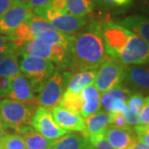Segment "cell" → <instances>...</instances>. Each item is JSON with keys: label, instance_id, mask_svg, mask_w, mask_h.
Listing matches in <instances>:
<instances>
[{"label": "cell", "instance_id": "cell-1", "mask_svg": "<svg viewBox=\"0 0 149 149\" xmlns=\"http://www.w3.org/2000/svg\"><path fill=\"white\" fill-rule=\"evenodd\" d=\"M108 59L102 32V24L91 21L74 36L65 68L72 73L95 70Z\"/></svg>", "mask_w": 149, "mask_h": 149}, {"label": "cell", "instance_id": "cell-2", "mask_svg": "<svg viewBox=\"0 0 149 149\" xmlns=\"http://www.w3.org/2000/svg\"><path fill=\"white\" fill-rule=\"evenodd\" d=\"M105 52L124 65H148L149 44L138 35L109 21L102 24Z\"/></svg>", "mask_w": 149, "mask_h": 149}, {"label": "cell", "instance_id": "cell-3", "mask_svg": "<svg viewBox=\"0 0 149 149\" xmlns=\"http://www.w3.org/2000/svg\"><path fill=\"white\" fill-rule=\"evenodd\" d=\"M37 110L36 104L11 100L0 102V117L5 128H11L23 134L31 129V123Z\"/></svg>", "mask_w": 149, "mask_h": 149}, {"label": "cell", "instance_id": "cell-4", "mask_svg": "<svg viewBox=\"0 0 149 149\" xmlns=\"http://www.w3.org/2000/svg\"><path fill=\"white\" fill-rule=\"evenodd\" d=\"M32 11L35 15L46 19L56 31L70 36L80 32L89 23L87 17L74 16L69 13L60 12L47 5Z\"/></svg>", "mask_w": 149, "mask_h": 149}, {"label": "cell", "instance_id": "cell-5", "mask_svg": "<svg viewBox=\"0 0 149 149\" xmlns=\"http://www.w3.org/2000/svg\"><path fill=\"white\" fill-rule=\"evenodd\" d=\"M20 70L32 83L35 92L40 93L55 71L53 62L46 59L22 55Z\"/></svg>", "mask_w": 149, "mask_h": 149}, {"label": "cell", "instance_id": "cell-6", "mask_svg": "<svg viewBox=\"0 0 149 149\" xmlns=\"http://www.w3.org/2000/svg\"><path fill=\"white\" fill-rule=\"evenodd\" d=\"M69 47L64 46H53L41 39L34 38L25 42L17 48L18 53L30 56H35L53 61L65 68Z\"/></svg>", "mask_w": 149, "mask_h": 149}, {"label": "cell", "instance_id": "cell-7", "mask_svg": "<svg viewBox=\"0 0 149 149\" xmlns=\"http://www.w3.org/2000/svg\"><path fill=\"white\" fill-rule=\"evenodd\" d=\"M72 78L71 71L56 70L44 85L37 97V103L40 107L53 109L59 105L64 91L70 80Z\"/></svg>", "mask_w": 149, "mask_h": 149}, {"label": "cell", "instance_id": "cell-8", "mask_svg": "<svg viewBox=\"0 0 149 149\" xmlns=\"http://www.w3.org/2000/svg\"><path fill=\"white\" fill-rule=\"evenodd\" d=\"M126 65L114 58H108L98 70L95 86L97 90L105 93L121 85L124 80Z\"/></svg>", "mask_w": 149, "mask_h": 149}, {"label": "cell", "instance_id": "cell-9", "mask_svg": "<svg viewBox=\"0 0 149 149\" xmlns=\"http://www.w3.org/2000/svg\"><path fill=\"white\" fill-rule=\"evenodd\" d=\"M32 128L47 139L56 140L69 132L59 127L55 122L52 114L47 109L39 107L35 112V114L31 123Z\"/></svg>", "mask_w": 149, "mask_h": 149}, {"label": "cell", "instance_id": "cell-10", "mask_svg": "<svg viewBox=\"0 0 149 149\" xmlns=\"http://www.w3.org/2000/svg\"><path fill=\"white\" fill-rule=\"evenodd\" d=\"M34 15L33 11L27 5L13 4L0 17V34L9 37L21 24Z\"/></svg>", "mask_w": 149, "mask_h": 149}, {"label": "cell", "instance_id": "cell-11", "mask_svg": "<svg viewBox=\"0 0 149 149\" xmlns=\"http://www.w3.org/2000/svg\"><path fill=\"white\" fill-rule=\"evenodd\" d=\"M123 81L132 92L149 94V65H126Z\"/></svg>", "mask_w": 149, "mask_h": 149}, {"label": "cell", "instance_id": "cell-12", "mask_svg": "<svg viewBox=\"0 0 149 149\" xmlns=\"http://www.w3.org/2000/svg\"><path fill=\"white\" fill-rule=\"evenodd\" d=\"M132 93L127 86L118 85L102 95V106L109 113H122L124 114L128 110L127 102Z\"/></svg>", "mask_w": 149, "mask_h": 149}, {"label": "cell", "instance_id": "cell-13", "mask_svg": "<svg viewBox=\"0 0 149 149\" xmlns=\"http://www.w3.org/2000/svg\"><path fill=\"white\" fill-rule=\"evenodd\" d=\"M35 93L30 80L22 73H19L13 77L11 90L6 97L13 101L37 104V98Z\"/></svg>", "mask_w": 149, "mask_h": 149}, {"label": "cell", "instance_id": "cell-14", "mask_svg": "<svg viewBox=\"0 0 149 149\" xmlns=\"http://www.w3.org/2000/svg\"><path fill=\"white\" fill-rule=\"evenodd\" d=\"M52 117L59 127L66 131L81 132L85 135V119L79 113L70 111L63 107L56 106L52 109Z\"/></svg>", "mask_w": 149, "mask_h": 149}, {"label": "cell", "instance_id": "cell-15", "mask_svg": "<svg viewBox=\"0 0 149 149\" xmlns=\"http://www.w3.org/2000/svg\"><path fill=\"white\" fill-rule=\"evenodd\" d=\"M104 135L114 149H131L138 141L131 128H118L112 124L106 128Z\"/></svg>", "mask_w": 149, "mask_h": 149}, {"label": "cell", "instance_id": "cell-16", "mask_svg": "<svg viewBox=\"0 0 149 149\" xmlns=\"http://www.w3.org/2000/svg\"><path fill=\"white\" fill-rule=\"evenodd\" d=\"M118 25L133 32L149 44V17L131 15L117 22Z\"/></svg>", "mask_w": 149, "mask_h": 149}, {"label": "cell", "instance_id": "cell-17", "mask_svg": "<svg viewBox=\"0 0 149 149\" xmlns=\"http://www.w3.org/2000/svg\"><path fill=\"white\" fill-rule=\"evenodd\" d=\"M111 124L110 113L99 111L85 119L86 132L85 136L88 138L99 134H104L106 128Z\"/></svg>", "mask_w": 149, "mask_h": 149}, {"label": "cell", "instance_id": "cell-18", "mask_svg": "<svg viewBox=\"0 0 149 149\" xmlns=\"http://www.w3.org/2000/svg\"><path fill=\"white\" fill-rule=\"evenodd\" d=\"M52 149H92L90 139L83 133H68L56 139Z\"/></svg>", "mask_w": 149, "mask_h": 149}, {"label": "cell", "instance_id": "cell-19", "mask_svg": "<svg viewBox=\"0 0 149 149\" xmlns=\"http://www.w3.org/2000/svg\"><path fill=\"white\" fill-rule=\"evenodd\" d=\"M83 100V107L80 114L84 118L90 117L100 109L101 98L100 93L95 85H91L80 92Z\"/></svg>", "mask_w": 149, "mask_h": 149}, {"label": "cell", "instance_id": "cell-20", "mask_svg": "<svg viewBox=\"0 0 149 149\" xmlns=\"http://www.w3.org/2000/svg\"><path fill=\"white\" fill-rule=\"evenodd\" d=\"M98 70H87L80 72L72 76L67 85L66 91L71 93H80L85 88L95 83Z\"/></svg>", "mask_w": 149, "mask_h": 149}, {"label": "cell", "instance_id": "cell-21", "mask_svg": "<svg viewBox=\"0 0 149 149\" xmlns=\"http://www.w3.org/2000/svg\"><path fill=\"white\" fill-rule=\"evenodd\" d=\"M22 137L27 149H52L56 142V140L44 138L32 128L23 133Z\"/></svg>", "mask_w": 149, "mask_h": 149}, {"label": "cell", "instance_id": "cell-22", "mask_svg": "<svg viewBox=\"0 0 149 149\" xmlns=\"http://www.w3.org/2000/svg\"><path fill=\"white\" fill-rule=\"evenodd\" d=\"M68 13L77 17H86L93 11V0H66Z\"/></svg>", "mask_w": 149, "mask_h": 149}, {"label": "cell", "instance_id": "cell-23", "mask_svg": "<svg viewBox=\"0 0 149 149\" xmlns=\"http://www.w3.org/2000/svg\"><path fill=\"white\" fill-rule=\"evenodd\" d=\"M20 73L17 53H13L0 63V76L13 78Z\"/></svg>", "mask_w": 149, "mask_h": 149}, {"label": "cell", "instance_id": "cell-24", "mask_svg": "<svg viewBox=\"0 0 149 149\" xmlns=\"http://www.w3.org/2000/svg\"><path fill=\"white\" fill-rule=\"evenodd\" d=\"M59 106L80 114L83 107V100L80 93H71L65 91L59 104Z\"/></svg>", "mask_w": 149, "mask_h": 149}, {"label": "cell", "instance_id": "cell-25", "mask_svg": "<svg viewBox=\"0 0 149 149\" xmlns=\"http://www.w3.org/2000/svg\"><path fill=\"white\" fill-rule=\"evenodd\" d=\"M22 137L17 134H6L0 139V149H26Z\"/></svg>", "mask_w": 149, "mask_h": 149}, {"label": "cell", "instance_id": "cell-26", "mask_svg": "<svg viewBox=\"0 0 149 149\" xmlns=\"http://www.w3.org/2000/svg\"><path fill=\"white\" fill-rule=\"evenodd\" d=\"M144 102H145V98L143 95L133 92L132 95L129 96L127 102L128 110L135 114L140 115V113L144 105Z\"/></svg>", "mask_w": 149, "mask_h": 149}, {"label": "cell", "instance_id": "cell-27", "mask_svg": "<svg viewBox=\"0 0 149 149\" xmlns=\"http://www.w3.org/2000/svg\"><path fill=\"white\" fill-rule=\"evenodd\" d=\"M92 149H114L107 141L104 134H99L89 138Z\"/></svg>", "mask_w": 149, "mask_h": 149}, {"label": "cell", "instance_id": "cell-28", "mask_svg": "<svg viewBox=\"0 0 149 149\" xmlns=\"http://www.w3.org/2000/svg\"><path fill=\"white\" fill-rule=\"evenodd\" d=\"M133 131L137 136L138 141L149 147V124H138L133 127Z\"/></svg>", "mask_w": 149, "mask_h": 149}, {"label": "cell", "instance_id": "cell-29", "mask_svg": "<svg viewBox=\"0 0 149 149\" xmlns=\"http://www.w3.org/2000/svg\"><path fill=\"white\" fill-rule=\"evenodd\" d=\"M111 124L118 128H130L126 122L124 114L122 113H110Z\"/></svg>", "mask_w": 149, "mask_h": 149}, {"label": "cell", "instance_id": "cell-30", "mask_svg": "<svg viewBox=\"0 0 149 149\" xmlns=\"http://www.w3.org/2000/svg\"><path fill=\"white\" fill-rule=\"evenodd\" d=\"M14 47H17L13 44L10 37L0 34V53L6 52Z\"/></svg>", "mask_w": 149, "mask_h": 149}, {"label": "cell", "instance_id": "cell-31", "mask_svg": "<svg viewBox=\"0 0 149 149\" xmlns=\"http://www.w3.org/2000/svg\"><path fill=\"white\" fill-rule=\"evenodd\" d=\"M140 124H149V95L145 98L144 105L140 113Z\"/></svg>", "mask_w": 149, "mask_h": 149}, {"label": "cell", "instance_id": "cell-32", "mask_svg": "<svg viewBox=\"0 0 149 149\" xmlns=\"http://www.w3.org/2000/svg\"><path fill=\"white\" fill-rule=\"evenodd\" d=\"M47 6L60 12L68 13L66 0H51V2Z\"/></svg>", "mask_w": 149, "mask_h": 149}, {"label": "cell", "instance_id": "cell-33", "mask_svg": "<svg viewBox=\"0 0 149 149\" xmlns=\"http://www.w3.org/2000/svg\"><path fill=\"white\" fill-rule=\"evenodd\" d=\"M12 79L13 78L0 76V91L2 92L3 97H6L10 91L12 87Z\"/></svg>", "mask_w": 149, "mask_h": 149}, {"label": "cell", "instance_id": "cell-34", "mask_svg": "<svg viewBox=\"0 0 149 149\" xmlns=\"http://www.w3.org/2000/svg\"><path fill=\"white\" fill-rule=\"evenodd\" d=\"M51 2V0H30L29 3L27 4V8L30 9H35L37 8H41L43 6L47 5L48 3Z\"/></svg>", "mask_w": 149, "mask_h": 149}, {"label": "cell", "instance_id": "cell-35", "mask_svg": "<svg viewBox=\"0 0 149 149\" xmlns=\"http://www.w3.org/2000/svg\"><path fill=\"white\" fill-rule=\"evenodd\" d=\"M13 4V0H0V17Z\"/></svg>", "mask_w": 149, "mask_h": 149}, {"label": "cell", "instance_id": "cell-36", "mask_svg": "<svg viewBox=\"0 0 149 149\" xmlns=\"http://www.w3.org/2000/svg\"><path fill=\"white\" fill-rule=\"evenodd\" d=\"M141 9L149 17V0H141Z\"/></svg>", "mask_w": 149, "mask_h": 149}, {"label": "cell", "instance_id": "cell-37", "mask_svg": "<svg viewBox=\"0 0 149 149\" xmlns=\"http://www.w3.org/2000/svg\"><path fill=\"white\" fill-rule=\"evenodd\" d=\"M18 53V51H17V48L14 47L13 48V49H11L9 51H8V52H3V53H0V63L6 58V57H8V56H10L11 54L13 53Z\"/></svg>", "mask_w": 149, "mask_h": 149}, {"label": "cell", "instance_id": "cell-38", "mask_svg": "<svg viewBox=\"0 0 149 149\" xmlns=\"http://www.w3.org/2000/svg\"><path fill=\"white\" fill-rule=\"evenodd\" d=\"M131 149H149V147L148 145L143 143L139 141H137Z\"/></svg>", "mask_w": 149, "mask_h": 149}, {"label": "cell", "instance_id": "cell-39", "mask_svg": "<svg viewBox=\"0 0 149 149\" xmlns=\"http://www.w3.org/2000/svg\"><path fill=\"white\" fill-rule=\"evenodd\" d=\"M6 134V131H5V128L3 124V122H2V119H1V117H0V139H2L3 136H5Z\"/></svg>", "mask_w": 149, "mask_h": 149}, {"label": "cell", "instance_id": "cell-40", "mask_svg": "<svg viewBox=\"0 0 149 149\" xmlns=\"http://www.w3.org/2000/svg\"><path fill=\"white\" fill-rule=\"evenodd\" d=\"M30 0H13V4L19 5H27Z\"/></svg>", "mask_w": 149, "mask_h": 149}, {"label": "cell", "instance_id": "cell-41", "mask_svg": "<svg viewBox=\"0 0 149 149\" xmlns=\"http://www.w3.org/2000/svg\"><path fill=\"white\" fill-rule=\"evenodd\" d=\"M3 94H2V92L0 91V99H1V98H3Z\"/></svg>", "mask_w": 149, "mask_h": 149}]
</instances>
